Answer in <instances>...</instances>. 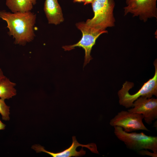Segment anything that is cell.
<instances>
[{"instance_id": "obj_1", "label": "cell", "mask_w": 157, "mask_h": 157, "mask_svg": "<svg viewBox=\"0 0 157 157\" xmlns=\"http://www.w3.org/2000/svg\"><path fill=\"white\" fill-rule=\"evenodd\" d=\"M0 18L5 21L9 34L15 39V43L24 45L32 41L35 36L33 31L36 15L30 11L10 13L0 11Z\"/></svg>"}, {"instance_id": "obj_2", "label": "cell", "mask_w": 157, "mask_h": 157, "mask_svg": "<svg viewBox=\"0 0 157 157\" xmlns=\"http://www.w3.org/2000/svg\"><path fill=\"white\" fill-rule=\"evenodd\" d=\"M91 4L94 16L86 20L85 22L87 25L101 30L115 26L114 0H94Z\"/></svg>"}, {"instance_id": "obj_3", "label": "cell", "mask_w": 157, "mask_h": 157, "mask_svg": "<svg viewBox=\"0 0 157 157\" xmlns=\"http://www.w3.org/2000/svg\"><path fill=\"white\" fill-rule=\"evenodd\" d=\"M155 73L154 76L144 83L142 87L136 93L130 94L129 90L134 85L133 83L126 81L123 85L122 89L119 91L118 94L120 105L128 108L132 107L135 101L140 97L151 98L154 95L157 96V62H154Z\"/></svg>"}, {"instance_id": "obj_4", "label": "cell", "mask_w": 157, "mask_h": 157, "mask_svg": "<svg viewBox=\"0 0 157 157\" xmlns=\"http://www.w3.org/2000/svg\"><path fill=\"white\" fill-rule=\"evenodd\" d=\"M114 127L115 135L124 143L128 148L137 151L148 149L157 155V136H148L142 132L129 133L120 127Z\"/></svg>"}, {"instance_id": "obj_5", "label": "cell", "mask_w": 157, "mask_h": 157, "mask_svg": "<svg viewBox=\"0 0 157 157\" xmlns=\"http://www.w3.org/2000/svg\"><path fill=\"white\" fill-rule=\"evenodd\" d=\"M76 25L82 33L81 38L76 43L63 46L62 48L65 51L71 50L76 47L82 48L85 52L84 67L92 59L90 53L97 39L101 34L107 33L108 31L99 30L91 27L84 22H78L76 23Z\"/></svg>"}, {"instance_id": "obj_6", "label": "cell", "mask_w": 157, "mask_h": 157, "mask_svg": "<svg viewBox=\"0 0 157 157\" xmlns=\"http://www.w3.org/2000/svg\"><path fill=\"white\" fill-rule=\"evenodd\" d=\"M157 0H126L124 15L131 14L144 22L157 18Z\"/></svg>"}, {"instance_id": "obj_7", "label": "cell", "mask_w": 157, "mask_h": 157, "mask_svg": "<svg viewBox=\"0 0 157 157\" xmlns=\"http://www.w3.org/2000/svg\"><path fill=\"white\" fill-rule=\"evenodd\" d=\"M143 119V117L141 114L128 111H122L111 119L109 124L113 127H120L127 132L140 130L149 131L144 125Z\"/></svg>"}, {"instance_id": "obj_8", "label": "cell", "mask_w": 157, "mask_h": 157, "mask_svg": "<svg viewBox=\"0 0 157 157\" xmlns=\"http://www.w3.org/2000/svg\"><path fill=\"white\" fill-rule=\"evenodd\" d=\"M128 111L142 114L145 122L150 124L157 118V99L140 97L134 101L132 108Z\"/></svg>"}, {"instance_id": "obj_9", "label": "cell", "mask_w": 157, "mask_h": 157, "mask_svg": "<svg viewBox=\"0 0 157 157\" xmlns=\"http://www.w3.org/2000/svg\"><path fill=\"white\" fill-rule=\"evenodd\" d=\"M72 142L70 146L64 151L56 153L51 152L46 150L44 147L39 144H34L32 146V148L37 153L43 152L47 153L53 157H70L71 156H81L85 155V151L82 148L79 151L76 150L77 148L79 146L88 148L93 153L98 154L95 144L92 143L86 145H83L79 143L77 141L76 137H72Z\"/></svg>"}, {"instance_id": "obj_10", "label": "cell", "mask_w": 157, "mask_h": 157, "mask_svg": "<svg viewBox=\"0 0 157 157\" xmlns=\"http://www.w3.org/2000/svg\"><path fill=\"white\" fill-rule=\"evenodd\" d=\"M44 9L49 24L57 25L64 21L61 8L58 0H45Z\"/></svg>"}, {"instance_id": "obj_11", "label": "cell", "mask_w": 157, "mask_h": 157, "mask_svg": "<svg viewBox=\"0 0 157 157\" xmlns=\"http://www.w3.org/2000/svg\"><path fill=\"white\" fill-rule=\"evenodd\" d=\"M6 5L13 13L30 11L33 7L31 0H6Z\"/></svg>"}, {"instance_id": "obj_12", "label": "cell", "mask_w": 157, "mask_h": 157, "mask_svg": "<svg viewBox=\"0 0 157 157\" xmlns=\"http://www.w3.org/2000/svg\"><path fill=\"white\" fill-rule=\"evenodd\" d=\"M16 85L6 77L0 82V98L4 100L9 99L16 95Z\"/></svg>"}, {"instance_id": "obj_13", "label": "cell", "mask_w": 157, "mask_h": 157, "mask_svg": "<svg viewBox=\"0 0 157 157\" xmlns=\"http://www.w3.org/2000/svg\"><path fill=\"white\" fill-rule=\"evenodd\" d=\"M4 100L1 98L0 99V114L1 115L3 120L8 121L10 119V107L6 104Z\"/></svg>"}, {"instance_id": "obj_14", "label": "cell", "mask_w": 157, "mask_h": 157, "mask_svg": "<svg viewBox=\"0 0 157 157\" xmlns=\"http://www.w3.org/2000/svg\"><path fill=\"white\" fill-rule=\"evenodd\" d=\"M138 152L140 154L143 155H149L153 157H156L157 156V154H156L153 153H151L149 152L148 151L146 150V149L145 150H142H142H141L138 151Z\"/></svg>"}, {"instance_id": "obj_15", "label": "cell", "mask_w": 157, "mask_h": 157, "mask_svg": "<svg viewBox=\"0 0 157 157\" xmlns=\"http://www.w3.org/2000/svg\"><path fill=\"white\" fill-rule=\"evenodd\" d=\"M6 77L4 75L2 70L0 69V82Z\"/></svg>"}, {"instance_id": "obj_16", "label": "cell", "mask_w": 157, "mask_h": 157, "mask_svg": "<svg viewBox=\"0 0 157 157\" xmlns=\"http://www.w3.org/2000/svg\"><path fill=\"white\" fill-rule=\"evenodd\" d=\"M6 126V125L2 123L0 120V130L4 129Z\"/></svg>"}, {"instance_id": "obj_17", "label": "cell", "mask_w": 157, "mask_h": 157, "mask_svg": "<svg viewBox=\"0 0 157 157\" xmlns=\"http://www.w3.org/2000/svg\"><path fill=\"white\" fill-rule=\"evenodd\" d=\"M94 0H84V5L92 3Z\"/></svg>"}, {"instance_id": "obj_18", "label": "cell", "mask_w": 157, "mask_h": 157, "mask_svg": "<svg viewBox=\"0 0 157 157\" xmlns=\"http://www.w3.org/2000/svg\"><path fill=\"white\" fill-rule=\"evenodd\" d=\"M84 0H73L74 3L84 2Z\"/></svg>"}, {"instance_id": "obj_19", "label": "cell", "mask_w": 157, "mask_h": 157, "mask_svg": "<svg viewBox=\"0 0 157 157\" xmlns=\"http://www.w3.org/2000/svg\"><path fill=\"white\" fill-rule=\"evenodd\" d=\"M33 5H35L36 3V0H31Z\"/></svg>"}]
</instances>
